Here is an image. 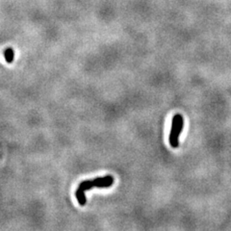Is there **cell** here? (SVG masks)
Masks as SVG:
<instances>
[{
	"label": "cell",
	"instance_id": "1",
	"mask_svg": "<svg viewBox=\"0 0 231 231\" xmlns=\"http://www.w3.org/2000/svg\"><path fill=\"white\" fill-rule=\"evenodd\" d=\"M114 183V178L111 175H107L104 177H97L94 180H86L80 183L79 188L83 191L90 190L91 188H108L112 186Z\"/></svg>",
	"mask_w": 231,
	"mask_h": 231
},
{
	"label": "cell",
	"instance_id": "2",
	"mask_svg": "<svg viewBox=\"0 0 231 231\" xmlns=\"http://www.w3.org/2000/svg\"><path fill=\"white\" fill-rule=\"evenodd\" d=\"M183 128V118L181 115L176 114L173 118L171 134H169V144L173 147H177L179 145V136Z\"/></svg>",
	"mask_w": 231,
	"mask_h": 231
},
{
	"label": "cell",
	"instance_id": "3",
	"mask_svg": "<svg viewBox=\"0 0 231 231\" xmlns=\"http://www.w3.org/2000/svg\"><path fill=\"white\" fill-rule=\"evenodd\" d=\"M75 195L77 197V200H78V203L80 205H85L87 203V198H86V195H85V191H83L82 189L78 188L75 192Z\"/></svg>",
	"mask_w": 231,
	"mask_h": 231
},
{
	"label": "cell",
	"instance_id": "4",
	"mask_svg": "<svg viewBox=\"0 0 231 231\" xmlns=\"http://www.w3.org/2000/svg\"><path fill=\"white\" fill-rule=\"evenodd\" d=\"M4 56H5V59H6V61L8 62L9 64H11L12 62L14 61V51H13V49H11V48H8L7 50H5V54H4Z\"/></svg>",
	"mask_w": 231,
	"mask_h": 231
}]
</instances>
